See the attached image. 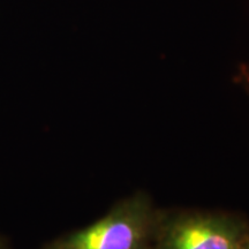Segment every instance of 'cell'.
Returning a JSON list of instances; mask_svg holds the SVG:
<instances>
[{"mask_svg":"<svg viewBox=\"0 0 249 249\" xmlns=\"http://www.w3.org/2000/svg\"><path fill=\"white\" fill-rule=\"evenodd\" d=\"M242 249H249V238H248V240L246 241V244H245L244 248H242Z\"/></svg>","mask_w":249,"mask_h":249,"instance_id":"5b68a950","label":"cell"},{"mask_svg":"<svg viewBox=\"0 0 249 249\" xmlns=\"http://www.w3.org/2000/svg\"><path fill=\"white\" fill-rule=\"evenodd\" d=\"M248 238L249 222L241 214L161 213L154 249H242Z\"/></svg>","mask_w":249,"mask_h":249,"instance_id":"7a4b0ae2","label":"cell"},{"mask_svg":"<svg viewBox=\"0 0 249 249\" xmlns=\"http://www.w3.org/2000/svg\"><path fill=\"white\" fill-rule=\"evenodd\" d=\"M240 79L242 81V83H244V86L249 91V65H246V66L241 68Z\"/></svg>","mask_w":249,"mask_h":249,"instance_id":"3957f363","label":"cell"},{"mask_svg":"<svg viewBox=\"0 0 249 249\" xmlns=\"http://www.w3.org/2000/svg\"><path fill=\"white\" fill-rule=\"evenodd\" d=\"M160 217L150 196L138 192L120 200L96 222L39 249H154Z\"/></svg>","mask_w":249,"mask_h":249,"instance_id":"6da1fadb","label":"cell"},{"mask_svg":"<svg viewBox=\"0 0 249 249\" xmlns=\"http://www.w3.org/2000/svg\"><path fill=\"white\" fill-rule=\"evenodd\" d=\"M0 249H11L9 247L8 242L5 240V239H2L1 236H0Z\"/></svg>","mask_w":249,"mask_h":249,"instance_id":"277c9868","label":"cell"}]
</instances>
